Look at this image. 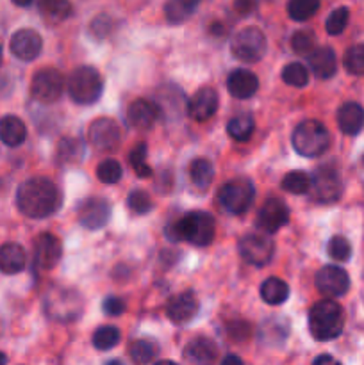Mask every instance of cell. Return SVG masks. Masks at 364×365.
<instances>
[{"label": "cell", "instance_id": "6da1fadb", "mask_svg": "<svg viewBox=\"0 0 364 365\" xmlns=\"http://www.w3.org/2000/svg\"><path fill=\"white\" fill-rule=\"evenodd\" d=\"M63 195L52 180L45 177H34L25 180L18 187L16 205L21 214L32 220H43L61 209Z\"/></svg>", "mask_w": 364, "mask_h": 365}, {"label": "cell", "instance_id": "7a4b0ae2", "mask_svg": "<svg viewBox=\"0 0 364 365\" xmlns=\"http://www.w3.org/2000/svg\"><path fill=\"white\" fill-rule=\"evenodd\" d=\"M216 223L211 214L196 210L188 212L173 225L166 227V235L170 241H186L193 246H207L214 241Z\"/></svg>", "mask_w": 364, "mask_h": 365}, {"label": "cell", "instance_id": "3957f363", "mask_svg": "<svg viewBox=\"0 0 364 365\" xmlns=\"http://www.w3.org/2000/svg\"><path fill=\"white\" fill-rule=\"evenodd\" d=\"M345 310L334 299H321L309 310V331L316 341H332L343 334Z\"/></svg>", "mask_w": 364, "mask_h": 365}, {"label": "cell", "instance_id": "277c9868", "mask_svg": "<svg viewBox=\"0 0 364 365\" xmlns=\"http://www.w3.org/2000/svg\"><path fill=\"white\" fill-rule=\"evenodd\" d=\"M293 148L302 157H320L330 146V134L318 120H305L293 130Z\"/></svg>", "mask_w": 364, "mask_h": 365}, {"label": "cell", "instance_id": "5b68a950", "mask_svg": "<svg viewBox=\"0 0 364 365\" xmlns=\"http://www.w3.org/2000/svg\"><path fill=\"white\" fill-rule=\"evenodd\" d=\"M70 98L79 106H91L100 98L103 91L102 75L93 66L75 68L66 81Z\"/></svg>", "mask_w": 364, "mask_h": 365}, {"label": "cell", "instance_id": "8992f818", "mask_svg": "<svg viewBox=\"0 0 364 365\" xmlns=\"http://www.w3.org/2000/svg\"><path fill=\"white\" fill-rule=\"evenodd\" d=\"M45 312L50 319L71 323L82 314V298L74 289L52 287L45 296Z\"/></svg>", "mask_w": 364, "mask_h": 365}, {"label": "cell", "instance_id": "52a82bcc", "mask_svg": "<svg viewBox=\"0 0 364 365\" xmlns=\"http://www.w3.org/2000/svg\"><path fill=\"white\" fill-rule=\"evenodd\" d=\"M253 198H256V187L252 180L245 177L232 178L218 192L220 205L231 214H245L252 207Z\"/></svg>", "mask_w": 364, "mask_h": 365}, {"label": "cell", "instance_id": "ba28073f", "mask_svg": "<svg viewBox=\"0 0 364 365\" xmlns=\"http://www.w3.org/2000/svg\"><path fill=\"white\" fill-rule=\"evenodd\" d=\"M268 50L266 36L257 27H245L232 38L231 52L243 63H257Z\"/></svg>", "mask_w": 364, "mask_h": 365}, {"label": "cell", "instance_id": "9c48e42d", "mask_svg": "<svg viewBox=\"0 0 364 365\" xmlns=\"http://www.w3.org/2000/svg\"><path fill=\"white\" fill-rule=\"evenodd\" d=\"M310 196L318 203H334L343 195L341 175L334 168H318L310 177Z\"/></svg>", "mask_w": 364, "mask_h": 365}, {"label": "cell", "instance_id": "30bf717a", "mask_svg": "<svg viewBox=\"0 0 364 365\" xmlns=\"http://www.w3.org/2000/svg\"><path fill=\"white\" fill-rule=\"evenodd\" d=\"M64 82L61 71L54 68H43L36 71L31 82V95L39 103H54L61 98L64 91Z\"/></svg>", "mask_w": 364, "mask_h": 365}, {"label": "cell", "instance_id": "8fae6325", "mask_svg": "<svg viewBox=\"0 0 364 365\" xmlns=\"http://www.w3.org/2000/svg\"><path fill=\"white\" fill-rule=\"evenodd\" d=\"M238 248L243 260L257 267H263L266 266V264H270L275 252L273 242H271L266 235L259 234L245 235V237L239 241Z\"/></svg>", "mask_w": 364, "mask_h": 365}, {"label": "cell", "instance_id": "7c38bea8", "mask_svg": "<svg viewBox=\"0 0 364 365\" xmlns=\"http://www.w3.org/2000/svg\"><path fill=\"white\" fill-rule=\"evenodd\" d=\"M289 223V209L282 200L270 198L264 202L257 214L256 227L263 234H277L280 228H284Z\"/></svg>", "mask_w": 364, "mask_h": 365}, {"label": "cell", "instance_id": "4fadbf2b", "mask_svg": "<svg viewBox=\"0 0 364 365\" xmlns=\"http://www.w3.org/2000/svg\"><path fill=\"white\" fill-rule=\"evenodd\" d=\"M89 143L100 152H114L120 146L121 132L120 127L111 118H98L89 125Z\"/></svg>", "mask_w": 364, "mask_h": 365}, {"label": "cell", "instance_id": "5bb4252c", "mask_svg": "<svg viewBox=\"0 0 364 365\" xmlns=\"http://www.w3.org/2000/svg\"><path fill=\"white\" fill-rule=\"evenodd\" d=\"M316 287L327 298H341L350 289V277L339 266H325L316 273Z\"/></svg>", "mask_w": 364, "mask_h": 365}, {"label": "cell", "instance_id": "9a60e30c", "mask_svg": "<svg viewBox=\"0 0 364 365\" xmlns=\"http://www.w3.org/2000/svg\"><path fill=\"white\" fill-rule=\"evenodd\" d=\"M79 223L88 230H100L111 217V205L103 198H88L79 205Z\"/></svg>", "mask_w": 364, "mask_h": 365}, {"label": "cell", "instance_id": "2e32d148", "mask_svg": "<svg viewBox=\"0 0 364 365\" xmlns=\"http://www.w3.org/2000/svg\"><path fill=\"white\" fill-rule=\"evenodd\" d=\"M63 255V245L54 234H39L34 239V266L38 269H52Z\"/></svg>", "mask_w": 364, "mask_h": 365}, {"label": "cell", "instance_id": "e0dca14e", "mask_svg": "<svg viewBox=\"0 0 364 365\" xmlns=\"http://www.w3.org/2000/svg\"><path fill=\"white\" fill-rule=\"evenodd\" d=\"M11 53L20 61H34L43 50V39L32 29H20L11 36Z\"/></svg>", "mask_w": 364, "mask_h": 365}, {"label": "cell", "instance_id": "ac0fdd59", "mask_svg": "<svg viewBox=\"0 0 364 365\" xmlns=\"http://www.w3.org/2000/svg\"><path fill=\"white\" fill-rule=\"evenodd\" d=\"M218 106H220V96H218L216 89H213L211 86H203L188 102V113L193 120L207 121L216 114Z\"/></svg>", "mask_w": 364, "mask_h": 365}, {"label": "cell", "instance_id": "d6986e66", "mask_svg": "<svg viewBox=\"0 0 364 365\" xmlns=\"http://www.w3.org/2000/svg\"><path fill=\"white\" fill-rule=\"evenodd\" d=\"M196 312H198V299L191 291L173 296L166 305L168 319L175 324L189 323L196 316Z\"/></svg>", "mask_w": 364, "mask_h": 365}, {"label": "cell", "instance_id": "ffe728a7", "mask_svg": "<svg viewBox=\"0 0 364 365\" xmlns=\"http://www.w3.org/2000/svg\"><path fill=\"white\" fill-rule=\"evenodd\" d=\"M159 109L156 103L145 98L134 100L127 109V121L136 130H148L159 118Z\"/></svg>", "mask_w": 364, "mask_h": 365}, {"label": "cell", "instance_id": "44dd1931", "mask_svg": "<svg viewBox=\"0 0 364 365\" xmlns=\"http://www.w3.org/2000/svg\"><path fill=\"white\" fill-rule=\"evenodd\" d=\"M227 89L234 98H252L259 89V78L253 71L239 68V70L231 71V75L227 77Z\"/></svg>", "mask_w": 364, "mask_h": 365}, {"label": "cell", "instance_id": "7402d4cb", "mask_svg": "<svg viewBox=\"0 0 364 365\" xmlns=\"http://www.w3.org/2000/svg\"><path fill=\"white\" fill-rule=\"evenodd\" d=\"M184 356L191 365H214L218 359V348L211 339L196 337L186 346Z\"/></svg>", "mask_w": 364, "mask_h": 365}, {"label": "cell", "instance_id": "603a6c76", "mask_svg": "<svg viewBox=\"0 0 364 365\" xmlns=\"http://www.w3.org/2000/svg\"><path fill=\"white\" fill-rule=\"evenodd\" d=\"M307 59H309L310 71H313L318 78H330L334 77L335 71H338V57H335V52L330 46L314 48Z\"/></svg>", "mask_w": 364, "mask_h": 365}, {"label": "cell", "instance_id": "cb8c5ba5", "mask_svg": "<svg viewBox=\"0 0 364 365\" xmlns=\"http://www.w3.org/2000/svg\"><path fill=\"white\" fill-rule=\"evenodd\" d=\"M338 125L343 134L355 135L364 127V109L355 102H346L338 110Z\"/></svg>", "mask_w": 364, "mask_h": 365}, {"label": "cell", "instance_id": "d4e9b609", "mask_svg": "<svg viewBox=\"0 0 364 365\" xmlns=\"http://www.w3.org/2000/svg\"><path fill=\"white\" fill-rule=\"evenodd\" d=\"M27 264V253L16 242H6L0 246V271L4 274H18Z\"/></svg>", "mask_w": 364, "mask_h": 365}, {"label": "cell", "instance_id": "484cf974", "mask_svg": "<svg viewBox=\"0 0 364 365\" xmlns=\"http://www.w3.org/2000/svg\"><path fill=\"white\" fill-rule=\"evenodd\" d=\"M27 139V127L18 116H4L0 120V141L6 146H20Z\"/></svg>", "mask_w": 364, "mask_h": 365}, {"label": "cell", "instance_id": "4316f807", "mask_svg": "<svg viewBox=\"0 0 364 365\" xmlns=\"http://www.w3.org/2000/svg\"><path fill=\"white\" fill-rule=\"evenodd\" d=\"M261 298L268 305H282L289 298V285L277 277H271L261 285Z\"/></svg>", "mask_w": 364, "mask_h": 365}, {"label": "cell", "instance_id": "83f0119b", "mask_svg": "<svg viewBox=\"0 0 364 365\" xmlns=\"http://www.w3.org/2000/svg\"><path fill=\"white\" fill-rule=\"evenodd\" d=\"M256 130V121H253L252 114H238V116L231 118L227 123V132L232 139L239 143L248 141Z\"/></svg>", "mask_w": 364, "mask_h": 365}, {"label": "cell", "instance_id": "f1b7e54d", "mask_svg": "<svg viewBox=\"0 0 364 365\" xmlns=\"http://www.w3.org/2000/svg\"><path fill=\"white\" fill-rule=\"evenodd\" d=\"M196 7H198V2H195V0H170V2L164 4V16L170 24H182L188 18H191Z\"/></svg>", "mask_w": 364, "mask_h": 365}, {"label": "cell", "instance_id": "f546056e", "mask_svg": "<svg viewBox=\"0 0 364 365\" xmlns=\"http://www.w3.org/2000/svg\"><path fill=\"white\" fill-rule=\"evenodd\" d=\"M84 155V143L77 138H63L57 146V159L63 164H75Z\"/></svg>", "mask_w": 364, "mask_h": 365}, {"label": "cell", "instance_id": "4dcf8cb0", "mask_svg": "<svg viewBox=\"0 0 364 365\" xmlns=\"http://www.w3.org/2000/svg\"><path fill=\"white\" fill-rule=\"evenodd\" d=\"M189 177H191V182L200 189L209 187L211 182L214 178V168L211 164V160L203 159H195L191 163V168H189Z\"/></svg>", "mask_w": 364, "mask_h": 365}, {"label": "cell", "instance_id": "1f68e13d", "mask_svg": "<svg viewBox=\"0 0 364 365\" xmlns=\"http://www.w3.org/2000/svg\"><path fill=\"white\" fill-rule=\"evenodd\" d=\"M121 334L116 327H111V324H103V327L96 328V331L93 334V346L100 351H107V349L116 348L118 342H120Z\"/></svg>", "mask_w": 364, "mask_h": 365}, {"label": "cell", "instance_id": "d6a6232c", "mask_svg": "<svg viewBox=\"0 0 364 365\" xmlns=\"http://www.w3.org/2000/svg\"><path fill=\"white\" fill-rule=\"evenodd\" d=\"M159 353V348L153 341H148V339H139V341H134L131 346V356L134 360V364L138 365H146L152 362L153 359Z\"/></svg>", "mask_w": 364, "mask_h": 365}, {"label": "cell", "instance_id": "836d02e7", "mask_svg": "<svg viewBox=\"0 0 364 365\" xmlns=\"http://www.w3.org/2000/svg\"><path fill=\"white\" fill-rule=\"evenodd\" d=\"M282 189L291 195H305L310 189V177L303 171H289L280 182Z\"/></svg>", "mask_w": 364, "mask_h": 365}, {"label": "cell", "instance_id": "e575fe53", "mask_svg": "<svg viewBox=\"0 0 364 365\" xmlns=\"http://www.w3.org/2000/svg\"><path fill=\"white\" fill-rule=\"evenodd\" d=\"M43 16L49 21L59 24V21L66 20L71 13V4L64 2V0H46V2L39 4Z\"/></svg>", "mask_w": 364, "mask_h": 365}, {"label": "cell", "instance_id": "d590c367", "mask_svg": "<svg viewBox=\"0 0 364 365\" xmlns=\"http://www.w3.org/2000/svg\"><path fill=\"white\" fill-rule=\"evenodd\" d=\"M320 9V2L316 0H291L288 4V13L289 18L295 21H305L316 14Z\"/></svg>", "mask_w": 364, "mask_h": 365}, {"label": "cell", "instance_id": "8d00e7d4", "mask_svg": "<svg viewBox=\"0 0 364 365\" xmlns=\"http://www.w3.org/2000/svg\"><path fill=\"white\" fill-rule=\"evenodd\" d=\"M282 81L293 88H305L307 82H309V71L303 64L289 63L282 70Z\"/></svg>", "mask_w": 364, "mask_h": 365}, {"label": "cell", "instance_id": "74e56055", "mask_svg": "<svg viewBox=\"0 0 364 365\" xmlns=\"http://www.w3.org/2000/svg\"><path fill=\"white\" fill-rule=\"evenodd\" d=\"M146 153H148V148H146L145 143H138L131 152V155H128V163H131L132 170L141 178H148L152 175V168L146 164Z\"/></svg>", "mask_w": 364, "mask_h": 365}, {"label": "cell", "instance_id": "f35d334b", "mask_svg": "<svg viewBox=\"0 0 364 365\" xmlns=\"http://www.w3.org/2000/svg\"><path fill=\"white\" fill-rule=\"evenodd\" d=\"M346 71L352 75H364V43L350 46L343 59Z\"/></svg>", "mask_w": 364, "mask_h": 365}, {"label": "cell", "instance_id": "ab89813d", "mask_svg": "<svg viewBox=\"0 0 364 365\" xmlns=\"http://www.w3.org/2000/svg\"><path fill=\"white\" fill-rule=\"evenodd\" d=\"M121 175H123V170H121V164L114 159H106L98 164L96 168V177H98L100 182L103 184H118L121 180Z\"/></svg>", "mask_w": 364, "mask_h": 365}, {"label": "cell", "instance_id": "60d3db41", "mask_svg": "<svg viewBox=\"0 0 364 365\" xmlns=\"http://www.w3.org/2000/svg\"><path fill=\"white\" fill-rule=\"evenodd\" d=\"M328 257L338 262H346L352 257V245L348 242V239L343 237V235H334V237L328 241L327 245Z\"/></svg>", "mask_w": 364, "mask_h": 365}, {"label": "cell", "instance_id": "b9f144b4", "mask_svg": "<svg viewBox=\"0 0 364 365\" xmlns=\"http://www.w3.org/2000/svg\"><path fill=\"white\" fill-rule=\"evenodd\" d=\"M350 20V11L348 7H338V9L332 11L328 14L327 21H325V29L330 36H338L345 31V27L348 25Z\"/></svg>", "mask_w": 364, "mask_h": 365}, {"label": "cell", "instance_id": "7bdbcfd3", "mask_svg": "<svg viewBox=\"0 0 364 365\" xmlns=\"http://www.w3.org/2000/svg\"><path fill=\"white\" fill-rule=\"evenodd\" d=\"M128 209L132 210L134 214H148L150 210L153 209V203H152V198H150L148 192L141 191V189H138V191H132L131 195H128Z\"/></svg>", "mask_w": 364, "mask_h": 365}, {"label": "cell", "instance_id": "ee69618b", "mask_svg": "<svg viewBox=\"0 0 364 365\" xmlns=\"http://www.w3.org/2000/svg\"><path fill=\"white\" fill-rule=\"evenodd\" d=\"M314 41H316V38L310 31H296L291 38V48L300 56H303V53L309 56L314 48Z\"/></svg>", "mask_w": 364, "mask_h": 365}, {"label": "cell", "instance_id": "f6af8a7d", "mask_svg": "<svg viewBox=\"0 0 364 365\" xmlns=\"http://www.w3.org/2000/svg\"><path fill=\"white\" fill-rule=\"evenodd\" d=\"M111 31H113V18L107 14H100L91 21V32L96 38H106L111 34Z\"/></svg>", "mask_w": 364, "mask_h": 365}, {"label": "cell", "instance_id": "bcb514c9", "mask_svg": "<svg viewBox=\"0 0 364 365\" xmlns=\"http://www.w3.org/2000/svg\"><path fill=\"white\" fill-rule=\"evenodd\" d=\"M252 334V327L245 321H236V323L228 324V337L236 342H243L250 337Z\"/></svg>", "mask_w": 364, "mask_h": 365}, {"label": "cell", "instance_id": "7dc6e473", "mask_svg": "<svg viewBox=\"0 0 364 365\" xmlns=\"http://www.w3.org/2000/svg\"><path fill=\"white\" fill-rule=\"evenodd\" d=\"M102 310L106 316L111 317H118L125 312V303L123 299L116 298V296H107L102 303Z\"/></svg>", "mask_w": 364, "mask_h": 365}, {"label": "cell", "instance_id": "c3c4849f", "mask_svg": "<svg viewBox=\"0 0 364 365\" xmlns=\"http://www.w3.org/2000/svg\"><path fill=\"white\" fill-rule=\"evenodd\" d=\"M234 7L239 11V14L246 16V14H248V11L256 9V4H253V2H245V0H243V2H236Z\"/></svg>", "mask_w": 364, "mask_h": 365}, {"label": "cell", "instance_id": "681fc988", "mask_svg": "<svg viewBox=\"0 0 364 365\" xmlns=\"http://www.w3.org/2000/svg\"><path fill=\"white\" fill-rule=\"evenodd\" d=\"M313 365H341L334 356L330 355H320L316 360H314Z\"/></svg>", "mask_w": 364, "mask_h": 365}, {"label": "cell", "instance_id": "f907efd6", "mask_svg": "<svg viewBox=\"0 0 364 365\" xmlns=\"http://www.w3.org/2000/svg\"><path fill=\"white\" fill-rule=\"evenodd\" d=\"M221 365H245L238 355H227L221 360Z\"/></svg>", "mask_w": 364, "mask_h": 365}, {"label": "cell", "instance_id": "816d5d0a", "mask_svg": "<svg viewBox=\"0 0 364 365\" xmlns=\"http://www.w3.org/2000/svg\"><path fill=\"white\" fill-rule=\"evenodd\" d=\"M153 365H177V364L171 362V360H159V362H156Z\"/></svg>", "mask_w": 364, "mask_h": 365}, {"label": "cell", "instance_id": "f5cc1de1", "mask_svg": "<svg viewBox=\"0 0 364 365\" xmlns=\"http://www.w3.org/2000/svg\"><path fill=\"white\" fill-rule=\"evenodd\" d=\"M6 364H7L6 355H4V353H0V365H6Z\"/></svg>", "mask_w": 364, "mask_h": 365}, {"label": "cell", "instance_id": "db71d44e", "mask_svg": "<svg viewBox=\"0 0 364 365\" xmlns=\"http://www.w3.org/2000/svg\"><path fill=\"white\" fill-rule=\"evenodd\" d=\"M106 365H123L120 362V360H111V362H107Z\"/></svg>", "mask_w": 364, "mask_h": 365}, {"label": "cell", "instance_id": "11a10c76", "mask_svg": "<svg viewBox=\"0 0 364 365\" xmlns=\"http://www.w3.org/2000/svg\"><path fill=\"white\" fill-rule=\"evenodd\" d=\"M0 64H2V46H0Z\"/></svg>", "mask_w": 364, "mask_h": 365}]
</instances>
